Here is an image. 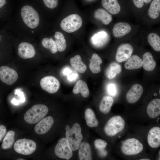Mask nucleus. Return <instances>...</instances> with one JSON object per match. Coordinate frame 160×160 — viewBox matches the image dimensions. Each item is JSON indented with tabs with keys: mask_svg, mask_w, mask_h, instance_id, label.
<instances>
[{
	"mask_svg": "<svg viewBox=\"0 0 160 160\" xmlns=\"http://www.w3.org/2000/svg\"><path fill=\"white\" fill-rule=\"evenodd\" d=\"M65 129L66 138L72 150L75 151L78 149L83 139L81 127L79 124L76 123L71 129L67 125Z\"/></svg>",
	"mask_w": 160,
	"mask_h": 160,
	"instance_id": "obj_1",
	"label": "nucleus"
},
{
	"mask_svg": "<svg viewBox=\"0 0 160 160\" xmlns=\"http://www.w3.org/2000/svg\"><path fill=\"white\" fill-rule=\"evenodd\" d=\"M48 112V108L44 104L33 105L25 113L24 118L27 123L31 124L37 123L44 118Z\"/></svg>",
	"mask_w": 160,
	"mask_h": 160,
	"instance_id": "obj_2",
	"label": "nucleus"
},
{
	"mask_svg": "<svg viewBox=\"0 0 160 160\" xmlns=\"http://www.w3.org/2000/svg\"><path fill=\"white\" fill-rule=\"evenodd\" d=\"M21 14L24 22L29 28L34 29L39 25V15L31 6L26 5L23 7L21 10Z\"/></svg>",
	"mask_w": 160,
	"mask_h": 160,
	"instance_id": "obj_3",
	"label": "nucleus"
},
{
	"mask_svg": "<svg viewBox=\"0 0 160 160\" xmlns=\"http://www.w3.org/2000/svg\"><path fill=\"white\" fill-rule=\"evenodd\" d=\"M125 121L121 116H115L111 117L104 127V131L108 136L113 137L121 131L124 128Z\"/></svg>",
	"mask_w": 160,
	"mask_h": 160,
	"instance_id": "obj_4",
	"label": "nucleus"
},
{
	"mask_svg": "<svg viewBox=\"0 0 160 160\" xmlns=\"http://www.w3.org/2000/svg\"><path fill=\"white\" fill-rule=\"evenodd\" d=\"M82 24L81 17L77 14H73L64 18L61 21L60 25L63 31L71 33L77 31Z\"/></svg>",
	"mask_w": 160,
	"mask_h": 160,
	"instance_id": "obj_5",
	"label": "nucleus"
},
{
	"mask_svg": "<svg viewBox=\"0 0 160 160\" xmlns=\"http://www.w3.org/2000/svg\"><path fill=\"white\" fill-rule=\"evenodd\" d=\"M143 148V144L139 140L132 138H128L122 143L121 150L125 155H134L140 153Z\"/></svg>",
	"mask_w": 160,
	"mask_h": 160,
	"instance_id": "obj_6",
	"label": "nucleus"
},
{
	"mask_svg": "<svg viewBox=\"0 0 160 160\" xmlns=\"http://www.w3.org/2000/svg\"><path fill=\"white\" fill-rule=\"evenodd\" d=\"M36 147V144L34 141L25 138L17 140L14 145V149L16 152L26 155L33 153Z\"/></svg>",
	"mask_w": 160,
	"mask_h": 160,
	"instance_id": "obj_7",
	"label": "nucleus"
},
{
	"mask_svg": "<svg viewBox=\"0 0 160 160\" xmlns=\"http://www.w3.org/2000/svg\"><path fill=\"white\" fill-rule=\"evenodd\" d=\"M54 151L57 157L66 160L70 159L73 155V151L65 138H62L59 140L55 146Z\"/></svg>",
	"mask_w": 160,
	"mask_h": 160,
	"instance_id": "obj_8",
	"label": "nucleus"
},
{
	"mask_svg": "<svg viewBox=\"0 0 160 160\" xmlns=\"http://www.w3.org/2000/svg\"><path fill=\"white\" fill-rule=\"evenodd\" d=\"M40 84L43 89L50 94L57 92L60 85L58 80L52 76H47L44 77L41 80Z\"/></svg>",
	"mask_w": 160,
	"mask_h": 160,
	"instance_id": "obj_9",
	"label": "nucleus"
},
{
	"mask_svg": "<svg viewBox=\"0 0 160 160\" xmlns=\"http://www.w3.org/2000/svg\"><path fill=\"white\" fill-rule=\"evenodd\" d=\"M18 78L17 72L13 69L5 66L0 67V79L4 83L12 85L17 80Z\"/></svg>",
	"mask_w": 160,
	"mask_h": 160,
	"instance_id": "obj_10",
	"label": "nucleus"
},
{
	"mask_svg": "<svg viewBox=\"0 0 160 160\" xmlns=\"http://www.w3.org/2000/svg\"><path fill=\"white\" fill-rule=\"evenodd\" d=\"M133 51V48L130 44H124L118 48L115 56L116 60L119 63L127 60L132 55Z\"/></svg>",
	"mask_w": 160,
	"mask_h": 160,
	"instance_id": "obj_11",
	"label": "nucleus"
},
{
	"mask_svg": "<svg viewBox=\"0 0 160 160\" xmlns=\"http://www.w3.org/2000/svg\"><path fill=\"white\" fill-rule=\"evenodd\" d=\"M143 91V87L140 84L133 85L126 95V99L129 103H136L140 99Z\"/></svg>",
	"mask_w": 160,
	"mask_h": 160,
	"instance_id": "obj_12",
	"label": "nucleus"
},
{
	"mask_svg": "<svg viewBox=\"0 0 160 160\" xmlns=\"http://www.w3.org/2000/svg\"><path fill=\"white\" fill-rule=\"evenodd\" d=\"M54 122L53 118L51 116L44 118L36 124L34 127V131L38 134H45L51 128Z\"/></svg>",
	"mask_w": 160,
	"mask_h": 160,
	"instance_id": "obj_13",
	"label": "nucleus"
},
{
	"mask_svg": "<svg viewBox=\"0 0 160 160\" xmlns=\"http://www.w3.org/2000/svg\"><path fill=\"white\" fill-rule=\"evenodd\" d=\"M18 54L22 58H31L35 56V51L33 46L30 43L27 42H22L18 46Z\"/></svg>",
	"mask_w": 160,
	"mask_h": 160,
	"instance_id": "obj_14",
	"label": "nucleus"
},
{
	"mask_svg": "<svg viewBox=\"0 0 160 160\" xmlns=\"http://www.w3.org/2000/svg\"><path fill=\"white\" fill-rule=\"evenodd\" d=\"M149 145L153 148H157L160 145V128L158 127L152 128L147 136Z\"/></svg>",
	"mask_w": 160,
	"mask_h": 160,
	"instance_id": "obj_15",
	"label": "nucleus"
},
{
	"mask_svg": "<svg viewBox=\"0 0 160 160\" xmlns=\"http://www.w3.org/2000/svg\"><path fill=\"white\" fill-rule=\"evenodd\" d=\"M131 30V27L128 23L125 22H119L114 26L112 32L115 37L119 38L128 34Z\"/></svg>",
	"mask_w": 160,
	"mask_h": 160,
	"instance_id": "obj_16",
	"label": "nucleus"
},
{
	"mask_svg": "<svg viewBox=\"0 0 160 160\" xmlns=\"http://www.w3.org/2000/svg\"><path fill=\"white\" fill-rule=\"evenodd\" d=\"M147 112L151 118L155 119L160 115V100L155 99L152 100L148 105Z\"/></svg>",
	"mask_w": 160,
	"mask_h": 160,
	"instance_id": "obj_17",
	"label": "nucleus"
},
{
	"mask_svg": "<svg viewBox=\"0 0 160 160\" xmlns=\"http://www.w3.org/2000/svg\"><path fill=\"white\" fill-rule=\"evenodd\" d=\"M78 149V156L79 160H92L91 148L89 143L86 142L81 143Z\"/></svg>",
	"mask_w": 160,
	"mask_h": 160,
	"instance_id": "obj_18",
	"label": "nucleus"
},
{
	"mask_svg": "<svg viewBox=\"0 0 160 160\" xmlns=\"http://www.w3.org/2000/svg\"><path fill=\"white\" fill-rule=\"evenodd\" d=\"M101 4L103 7L112 14H117L121 10L117 0H102Z\"/></svg>",
	"mask_w": 160,
	"mask_h": 160,
	"instance_id": "obj_19",
	"label": "nucleus"
},
{
	"mask_svg": "<svg viewBox=\"0 0 160 160\" xmlns=\"http://www.w3.org/2000/svg\"><path fill=\"white\" fill-rule=\"evenodd\" d=\"M142 65V59L138 56L134 55L126 61L124 67L127 70L137 69L141 68Z\"/></svg>",
	"mask_w": 160,
	"mask_h": 160,
	"instance_id": "obj_20",
	"label": "nucleus"
},
{
	"mask_svg": "<svg viewBox=\"0 0 160 160\" xmlns=\"http://www.w3.org/2000/svg\"><path fill=\"white\" fill-rule=\"evenodd\" d=\"M142 61L143 67L147 71H153L156 67V62L153 59L152 54L149 52L144 53L143 55Z\"/></svg>",
	"mask_w": 160,
	"mask_h": 160,
	"instance_id": "obj_21",
	"label": "nucleus"
},
{
	"mask_svg": "<svg viewBox=\"0 0 160 160\" xmlns=\"http://www.w3.org/2000/svg\"><path fill=\"white\" fill-rule=\"evenodd\" d=\"M72 91L75 94L81 93L82 96L85 98L88 97L89 95V91L87 83L81 79L77 82Z\"/></svg>",
	"mask_w": 160,
	"mask_h": 160,
	"instance_id": "obj_22",
	"label": "nucleus"
},
{
	"mask_svg": "<svg viewBox=\"0 0 160 160\" xmlns=\"http://www.w3.org/2000/svg\"><path fill=\"white\" fill-rule=\"evenodd\" d=\"M95 18L101 21L104 25L109 24L112 20L111 15L104 9L99 8L96 9L94 13Z\"/></svg>",
	"mask_w": 160,
	"mask_h": 160,
	"instance_id": "obj_23",
	"label": "nucleus"
},
{
	"mask_svg": "<svg viewBox=\"0 0 160 160\" xmlns=\"http://www.w3.org/2000/svg\"><path fill=\"white\" fill-rule=\"evenodd\" d=\"M113 98L109 96H104L99 106L100 111L104 114H107L110 111L114 103Z\"/></svg>",
	"mask_w": 160,
	"mask_h": 160,
	"instance_id": "obj_24",
	"label": "nucleus"
},
{
	"mask_svg": "<svg viewBox=\"0 0 160 160\" xmlns=\"http://www.w3.org/2000/svg\"><path fill=\"white\" fill-rule=\"evenodd\" d=\"M102 63L101 57L97 54L94 53L90 59L89 68L91 72L93 73H97L101 70L100 64Z\"/></svg>",
	"mask_w": 160,
	"mask_h": 160,
	"instance_id": "obj_25",
	"label": "nucleus"
},
{
	"mask_svg": "<svg viewBox=\"0 0 160 160\" xmlns=\"http://www.w3.org/2000/svg\"><path fill=\"white\" fill-rule=\"evenodd\" d=\"M84 117L87 125L92 128L97 127L99 124L93 111L90 108H87L85 111Z\"/></svg>",
	"mask_w": 160,
	"mask_h": 160,
	"instance_id": "obj_26",
	"label": "nucleus"
},
{
	"mask_svg": "<svg viewBox=\"0 0 160 160\" xmlns=\"http://www.w3.org/2000/svg\"><path fill=\"white\" fill-rule=\"evenodd\" d=\"M71 66L79 72L83 73L87 70V66L82 62L80 56L76 55L70 59Z\"/></svg>",
	"mask_w": 160,
	"mask_h": 160,
	"instance_id": "obj_27",
	"label": "nucleus"
},
{
	"mask_svg": "<svg viewBox=\"0 0 160 160\" xmlns=\"http://www.w3.org/2000/svg\"><path fill=\"white\" fill-rule=\"evenodd\" d=\"M121 71V65L116 62L111 63L105 71V74L108 78L112 79L116 77Z\"/></svg>",
	"mask_w": 160,
	"mask_h": 160,
	"instance_id": "obj_28",
	"label": "nucleus"
},
{
	"mask_svg": "<svg viewBox=\"0 0 160 160\" xmlns=\"http://www.w3.org/2000/svg\"><path fill=\"white\" fill-rule=\"evenodd\" d=\"M108 35L105 31H101L94 35L92 40L93 44L97 47H100L104 45L108 40Z\"/></svg>",
	"mask_w": 160,
	"mask_h": 160,
	"instance_id": "obj_29",
	"label": "nucleus"
},
{
	"mask_svg": "<svg viewBox=\"0 0 160 160\" xmlns=\"http://www.w3.org/2000/svg\"><path fill=\"white\" fill-rule=\"evenodd\" d=\"M160 13V0H153L148 10L149 16L152 19L158 18Z\"/></svg>",
	"mask_w": 160,
	"mask_h": 160,
	"instance_id": "obj_30",
	"label": "nucleus"
},
{
	"mask_svg": "<svg viewBox=\"0 0 160 160\" xmlns=\"http://www.w3.org/2000/svg\"><path fill=\"white\" fill-rule=\"evenodd\" d=\"M54 37L58 50L60 52L64 51L67 45L63 34L60 32H56L54 35Z\"/></svg>",
	"mask_w": 160,
	"mask_h": 160,
	"instance_id": "obj_31",
	"label": "nucleus"
},
{
	"mask_svg": "<svg viewBox=\"0 0 160 160\" xmlns=\"http://www.w3.org/2000/svg\"><path fill=\"white\" fill-rule=\"evenodd\" d=\"M15 132L12 130L9 131L4 137L1 144L2 148L7 149L11 148L15 142Z\"/></svg>",
	"mask_w": 160,
	"mask_h": 160,
	"instance_id": "obj_32",
	"label": "nucleus"
},
{
	"mask_svg": "<svg viewBox=\"0 0 160 160\" xmlns=\"http://www.w3.org/2000/svg\"><path fill=\"white\" fill-rule=\"evenodd\" d=\"M148 42L155 51H160V37L155 33H151L148 34L147 37Z\"/></svg>",
	"mask_w": 160,
	"mask_h": 160,
	"instance_id": "obj_33",
	"label": "nucleus"
},
{
	"mask_svg": "<svg viewBox=\"0 0 160 160\" xmlns=\"http://www.w3.org/2000/svg\"><path fill=\"white\" fill-rule=\"evenodd\" d=\"M41 44L44 47L49 49L52 53L55 54L58 51L55 41L51 38L43 39Z\"/></svg>",
	"mask_w": 160,
	"mask_h": 160,
	"instance_id": "obj_34",
	"label": "nucleus"
},
{
	"mask_svg": "<svg viewBox=\"0 0 160 160\" xmlns=\"http://www.w3.org/2000/svg\"><path fill=\"white\" fill-rule=\"evenodd\" d=\"M94 145L99 151L101 156H105L107 155V152L104 150L107 145V143L105 141L100 139H97L95 140Z\"/></svg>",
	"mask_w": 160,
	"mask_h": 160,
	"instance_id": "obj_35",
	"label": "nucleus"
},
{
	"mask_svg": "<svg viewBox=\"0 0 160 160\" xmlns=\"http://www.w3.org/2000/svg\"><path fill=\"white\" fill-rule=\"evenodd\" d=\"M45 5L48 8L54 9L56 7L58 4V0H43Z\"/></svg>",
	"mask_w": 160,
	"mask_h": 160,
	"instance_id": "obj_36",
	"label": "nucleus"
},
{
	"mask_svg": "<svg viewBox=\"0 0 160 160\" xmlns=\"http://www.w3.org/2000/svg\"><path fill=\"white\" fill-rule=\"evenodd\" d=\"M107 91L109 94L111 95L115 96L117 93L116 85L113 83L109 84L107 87Z\"/></svg>",
	"mask_w": 160,
	"mask_h": 160,
	"instance_id": "obj_37",
	"label": "nucleus"
},
{
	"mask_svg": "<svg viewBox=\"0 0 160 160\" xmlns=\"http://www.w3.org/2000/svg\"><path fill=\"white\" fill-rule=\"evenodd\" d=\"M6 132L7 129L3 125H0V142L4 137Z\"/></svg>",
	"mask_w": 160,
	"mask_h": 160,
	"instance_id": "obj_38",
	"label": "nucleus"
},
{
	"mask_svg": "<svg viewBox=\"0 0 160 160\" xmlns=\"http://www.w3.org/2000/svg\"><path fill=\"white\" fill-rule=\"evenodd\" d=\"M135 6L137 8H142L144 5V0H132Z\"/></svg>",
	"mask_w": 160,
	"mask_h": 160,
	"instance_id": "obj_39",
	"label": "nucleus"
},
{
	"mask_svg": "<svg viewBox=\"0 0 160 160\" xmlns=\"http://www.w3.org/2000/svg\"><path fill=\"white\" fill-rule=\"evenodd\" d=\"M78 74L76 73H72L67 76L68 79L70 81L75 80L78 77Z\"/></svg>",
	"mask_w": 160,
	"mask_h": 160,
	"instance_id": "obj_40",
	"label": "nucleus"
},
{
	"mask_svg": "<svg viewBox=\"0 0 160 160\" xmlns=\"http://www.w3.org/2000/svg\"><path fill=\"white\" fill-rule=\"evenodd\" d=\"M63 73L68 76L72 73V71L69 68H67L64 69Z\"/></svg>",
	"mask_w": 160,
	"mask_h": 160,
	"instance_id": "obj_41",
	"label": "nucleus"
},
{
	"mask_svg": "<svg viewBox=\"0 0 160 160\" xmlns=\"http://www.w3.org/2000/svg\"><path fill=\"white\" fill-rule=\"evenodd\" d=\"M6 3V0H0V8L2 7Z\"/></svg>",
	"mask_w": 160,
	"mask_h": 160,
	"instance_id": "obj_42",
	"label": "nucleus"
},
{
	"mask_svg": "<svg viewBox=\"0 0 160 160\" xmlns=\"http://www.w3.org/2000/svg\"><path fill=\"white\" fill-rule=\"evenodd\" d=\"M152 0H144V2L146 3H150Z\"/></svg>",
	"mask_w": 160,
	"mask_h": 160,
	"instance_id": "obj_43",
	"label": "nucleus"
},
{
	"mask_svg": "<svg viewBox=\"0 0 160 160\" xmlns=\"http://www.w3.org/2000/svg\"><path fill=\"white\" fill-rule=\"evenodd\" d=\"M150 160L149 159H140V160Z\"/></svg>",
	"mask_w": 160,
	"mask_h": 160,
	"instance_id": "obj_44",
	"label": "nucleus"
},
{
	"mask_svg": "<svg viewBox=\"0 0 160 160\" xmlns=\"http://www.w3.org/2000/svg\"><path fill=\"white\" fill-rule=\"evenodd\" d=\"M1 37H0V40H1Z\"/></svg>",
	"mask_w": 160,
	"mask_h": 160,
	"instance_id": "obj_45",
	"label": "nucleus"
},
{
	"mask_svg": "<svg viewBox=\"0 0 160 160\" xmlns=\"http://www.w3.org/2000/svg\"></svg>",
	"mask_w": 160,
	"mask_h": 160,
	"instance_id": "obj_46",
	"label": "nucleus"
}]
</instances>
